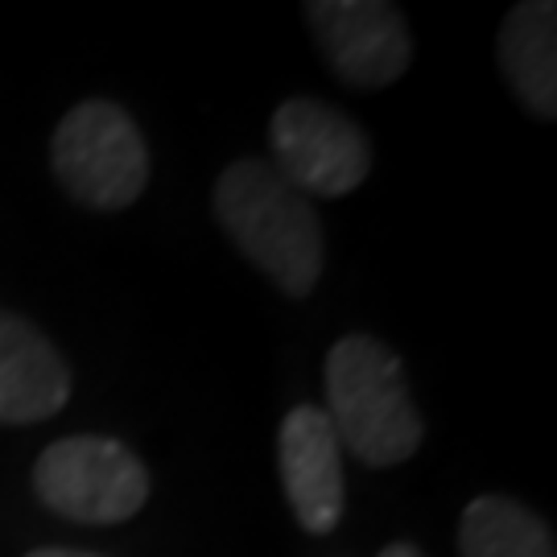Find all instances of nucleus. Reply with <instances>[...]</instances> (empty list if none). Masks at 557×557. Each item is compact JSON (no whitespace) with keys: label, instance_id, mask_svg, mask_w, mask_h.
<instances>
[{"label":"nucleus","instance_id":"1","mask_svg":"<svg viewBox=\"0 0 557 557\" xmlns=\"http://www.w3.org/2000/svg\"><path fill=\"white\" fill-rule=\"evenodd\" d=\"M215 215L244 257L289 298H310L322 277V223L306 195L264 158H239L215 182Z\"/></svg>","mask_w":557,"mask_h":557},{"label":"nucleus","instance_id":"2","mask_svg":"<svg viewBox=\"0 0 557 557\" xmlns=\"http://www.w3.org/2000/svg\"><path fill=\"white\" fill-rule=\"evenodd\" d=\"M326 418L338 446L368 467H397L418 455L421 418L400 359L372 335L338 338L326 356Z\"/></svg>","mask_w":557,"mask_h":557},{"label":"nucleus","instance_id":"3","mask_svg":"<svg viewBox=\"0 0 557 557\" xmlns=\"http://www.w3.org/2000/svg\"><path fill=\"white\" fill-rule=\"evenodd\" d=\"M50 161L62 190L91 211H124L149 182V149L137 120L112 100L75 103L54 128Z\"/></svg>","mask_w":557,"mask_h":557},{"label":"nucleus","instance_id":"4","mask_svg":"<svg viewBox=\"0 0 557 557\" xmlns=\"http://www.w3.org/2000/svg\"><path fill=\"white\" fill-rule=\"evenodd\" d=\"M34 492L66 520L120 524L149 499V471L124 442L79 434L50 442L34 462Z\"/></svg>","mask_w":557,"mask_h":557},{"label":"nucleus","instance_id":"5","mask_svg":"<svg viewBox=\"0 0 557 557\" xmlns=\"http://www.w3.org/2000/svg\"><path fill=\"white\" fill-rule=\"evenodd\" d=\"M269 149L273 170L298 195L314 199H343L359 190L372 170L368 133L351 116L322 100H285L269 120Z\"/></svg>","mask_w":557,"mask_h":557},{"label":"nucleus","instance_id":"6","mask_svg":"<svg viewBox=\"0 0 557 557\" xmlns=\"http://www.w3.org/2000/svg\"><path fill=\"white\" fill-rule=\"evenodd\" d=\"M306 21L331 71L359 91L388 87L409 71V25L384 0H314L306 4Z\"/></svg>","mask_w":557,"mask_h":557},{"label":"nucleus","instance_id":"7","mask_svg":"<svg viewBox=\"0 0 557 557\" xmlns=\"http://www.w3.org/2000/svg\"><path fill=\"white\" fill-rule=\"evenodd\" d=\"M277 467L281 487L306 533L326 537L343 520V446L335 425L319 405H298L281 421L277 434Z\"/></svg>","mask_w":557,"mask_h":557},{"label":"nucleus","instance_id":"8","mask_svg":"<svg viewBox=\"0 0 557 557\" xmlns=\"http://www.w3.org/2000/svg\"><path fill=\"white\" fill-rule=\"evenodd\" d=\"M71 400V368L29 319L0 310V425H38Z\"/></svg>","mask_w":557,"mask_h":557},{"label":"nucleus","instance_id":"9","mask_svg":"<svg viewBox=\"0 0 557 557\" xmlns=\"http://www.w3.org/2000/svg\"><path fill=\"white\" fill-rule=\"evenodd\" d=\"M499 71L541 120L557 112V4L524 0L499 25Z\"/></svg>","mask_w":557,"mask_h":557},{"label":"nucleus","instance_id":"10","mask_svg":"<svg viewBox=\"0 0 557 557\" xmlns=\"http://www.w3.org/2000/svg\"><path fill=\"white\" fill-rule=\"evenodd\" d=\"M462 557H557L549 524L508 496H479L458 524Z\"/></svg>","mask_w":557,"mask_h":557},{"label":"nucleus","instance_id":"11","mask_svg":"<svg viewBox=\"0 0 557 557\" xmlns=\"http://www.w3.org/2000/svg\"><path fill=\"white\" fill-rule=\"evenodd\" d=\"M25 557H100V554H87V549H54V545H46V549H34V554Z\"/></svg>","mask_w":557,"mask_h":557},{"label":"nucleus","instance_id":"12","mask_svg":"<svg viewBox=\"0 0 557 557\" xmlns=\"http://www.w3.org/2000/svg\"><path fill=\"white\" fill-rule=\"evenodd\" d=\"M380 557H425V554H421L418 545H409V541H397V545H388Z\"/></svg>","mask_w":557,"mask_h":557}]
</instances>
